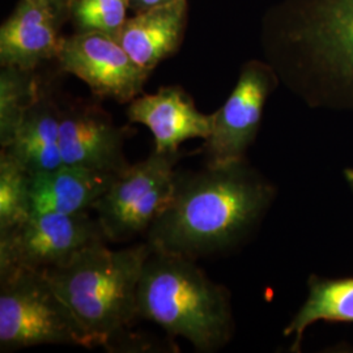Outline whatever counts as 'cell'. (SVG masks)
I'll use <instances>...</instances> for the list:
<instances>
[{"instance_id": "15", "label": "cell", "mask_w": 353, "mask_h": 353, "mask_svg": "<svg viewBox=\"0 0 353 353\" xmlns=\"http://www.w3.org/2000/svg\"><path fill=\"white\" fill-rule=\"evenodd\" d=\"M117 178L70 165L30 174V211L32 214L89 212Z\"/></svg>"}, {"instance_id": "9", "label": "cell", "mask_w": 353, "mask_h": 353, "mask_svg": "<svg viewBox=\"0 0 353 353\" xmlns=\"http://www.w3.org/2000/svg\"><path fill=\"white\" fill-rule=\"evenodd\" d=\"M62 72L84 81L96 99L130 103L151 76L132 61L113 34L75 32L63 37L57 58Z\"/></svg>"}, {"instance_id": "6", "label": "cell", "mask_w": 353, "mask_h": 353, "mask_svg": "<svg viewBox=\"0 0 353 353\" xmlns=\"http://www.w3.org/2000/svg\"><path fill=\"white\" fill-rule=\"evenodd\" d=\"M181 157V152L152 150L147 159L131 165L94 203L92 211L96 212L109 242L128 241L148 233L170 199Z\"/></svg>"}, {"instance_id": "17", "label": "cell", "mask_w": 353, "mask_h": 353, "mask_svg": "<svg viewBox=\"0 0 353 353\" xmlns=\"http://www.w3.org/2000/svg\"><path fill=\"white\" fill-rule=\"evenodd\" d=\"M43 79L37 70L1 67L0 71V145L12 141L28 110L36 102Z\"/></svg>"}, {"instance_id": "5", "label": "cell", "mask_w": 353, "mask_h": 353, "mask_svg": "<svg viewBox=\"0 0 353 353\" xmlns=\"http://www.w3.org/2000/svg\"><path fill=\"white\" fill-rule=\"evenodd\" d=\"M88 348L84 331L45 271L21 270L0 278V351L36 345Z\"/></svg>"}, {"instance_id": "7", "label": "cell", "mask_w": 353, "mask_h": 353, "mask_svg": "<svg viewBox=\"0 0 353 353\" xmlns=\"http://www.w3.org/2000/svg\"><path fill=\"white\" fill-rule=\"evenodd\" d=\"M109 242L97 217L37 212L0 232V278L21 270L45 271L63 265L85 248Z\"/></svg>"}, {"instance_id": "2", "label": "cell", "mask_w": 353, "mask_h": 353, "mask_svg": "<svg viewBox=\"0 0 353 353\" xmlns=\"http://www.w3.org/2000/svg\"><path fill=\"white\" fill-rule=\"evenodd\" d=\"M261 43L309 108L353 113V0H281L265 11Z\"/></svg>"}, {"instance_id": "18", "label": "cell", "mask_w": 353, "mask_h": 353, "mask_svg": "<svg viewBox=\"0 0 353 353\" xmlns=\"http://www.w3.org/2000/svg\"><path fill=\"white\" fill-rule=\"evenodd\" d=\"M30 173L8 152L0 151V232L30 216Z\"/></svg>"}, {"instance_id": "16", "label": "cell", "mask_w": 353, "mask_h": 353, "mask_svg": "<svg viewBox=\"0 0 353 353\" xmlns=\"http://www.w3.org/2000/svg\"><path fill=\"white\" fill-rule=\"evenodd\" d=\"M319 321L353 323V278L309 276L307 297L283 331L293 338L290 352L301 351L305 331Z\"/></svg>"}, {"instance_id": "10", "label": "cell", "mask_w": 353, "mask_h": 353, "mask_svg": "<svg viewBox=\"0 0 353 353\" xmlns=\"http://www.w3.org/2000/svg\"><path fill=\"white\" fill-rule=\"evenodd\" d=\"M127 127L114 123L97 102L74 100L62 105L59 147L63 165L119 176L131 164L125 154Z\"/></svg>"}, {"instance_id": "11", "label": "cell", "mask_w": 353, "mask_h": 353, "mask_svg": "<svg viewBox=\"0 0 353 353\" xmlns=\"http://www.w3.org/2000/svg\"><path fill=\"white\" fill-rule=\"evenodd\" d=\"M130 123L147 127L153 135V150L176 153L182 143L205 140L212 132L214 113L204 114L189 93L178 85H166L157 92L141 93L128 103Z\"/></svg>"}, {"instance_id": "1", "label": "cell", "mask_w": 353, "mask_h": 353, "mask_svg": "<svg viewBox=\"0 0 353 353\" xmlns=\"http://www.w3.org/2000/svg\"><path fill=\"white\" fill-rule=\"evenodd\" d=\"M276 195V186L246 160L178 172L147 242L154 252L195 261L230 252L258 229Z\"/></svg>"}, {"instance_id": "14", "label": "cell", "mask_w": 353, "mask_h": 353, "mask_svg": "<svg viewBox=\"0 0 353 353\" xmlns=\"http://www.w3.org/2000/svg\"><path fill=\"white\" fill-rule=\"evenodd\" d=\"M61 118L62 105L50 83L43 80L37 100L26 114L12 141L1 150L8 152L30 174L61 168Z\"/></svg>"}, {"instance_id": "20", "label": "cell", "mask_w": 353, "mask_h": 353, "mask_svg": "<svg viewBox=\"0 0 353 353\" xmlns=\"http://www.w3.org/2000/svg\"><path fill=\"white\" fill-rule=\"evenodd\" d=\"M176 0H130V8L134 13L141 12L153 7H159Z\"/></svg>"}, {"instance_id": "13", "label": "cell", "mask_w": 353, "mask_h": 353, "mask_svg": "<svg viewBox=\"0 0 353 353\" xmlns=\"http://www.w3.org/2000/svg\"><path fill=\"white\" fill-rule=\"evenodd\" d=\"M188 14V0L153 7L128 17L115 37L132 61L152 74L181 48Z\"/></svg>"}, {"instance_id": "3", "label": "cell", "mask_w": 353, "mask_h": 353, "mask_svg": "<svg viewBox=\"0 0 353 353\" xmlns=\"http://www.w3.org/2000/svg\"><path fill=\"white\" fill-rule=\"evenodd\" d=\"M151 252L147 241L121 250L101 242L45 270L84 331L89 350L102 347L113 352L130 334L139 318L138 287Z\"/></svg>"}, {"instance_id": "4", "label": "cell", "mask_w": 353, "mask_h": 353, "mask_svg": "<svg viewBox=\"0 0 353 353\" xmlns=\"http://www.w3.org/2000/svg\"><path fill=\"white\" fill-rule=\"evenodd\" d=\"M138 310L139 318L173 341L186 339L198 352H216L233 338L229 290L186 256L152 250L140 276Z\"/></svg>"}, {"instance_id": "8", "label": "cell", "mask_w": 353, "mask_h": 353, "mask_svg": "<svg viewBox=\"0 0 353 353\" xmlns=\"http://www.w3.org/2000/svg\"><path fill=\"white\" fill-rule=\"evenodd\" d=\"M279 84V76L268 62L252 59L243 63L234 88L214 113L212 132L202 147L205 164L246 160L259 132L265 103Z\"/></svg>"}, {"instance_id": "12", "label": "cell", "mask_w": 353, "mask_h": 353, "mask_svg": "<svg viewBox=\"0 0 353 353\" xmlns=\"http://www.w3.org/2000/svg\"><path fill=\"white\" fill-rule=\"evenodd\" d=\"M64 20L48 0H19L0 28V64L37 70L57 61Z\"/></svg>"}, {"instance_id": "21", "label": "cell", "mask_w": 353, "mask_h": 353, "mask_svg": "<svg viewBox=\"0 0 353 353\" xmlns=\"http://www.w3.org/2000/svg\"><path fill=\"white\" fill-rule=\"evenodd\" d=\"M51 6L54 7V10L59 13V16L65 21L71 20V12H72V7L75 0H48Z\"/></svg>"}, {"instance_id": "19", "label": "cell", "mask_w": 353, "mask_h": 353, "mask_svg": "<svg viewBox=\"0 0 353 353\" xmlns=\"http://www.w3.org/2000/svg\"><path fill=\"white\" fill-rule=\"evenodd\" d=\"M130 0H75L71 20L75 32H102L117 36L128 19Z\"/></svg>"}, {"instance_id": "22", "label": "cell", "mask_w": 353, "mask_h": 353, "mask_svg": "<svg viewBox=\"0 0 353 353\" xmlns=\"http://www.w3.org/2000/svg\"><path fill=\"white\" fill-rule=\"evenodd\" d=\"M343 176H344L347 185L350 186V189L353 192V168H345L343 170Z\"/></svg>"}]
</instances>
